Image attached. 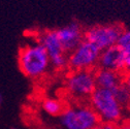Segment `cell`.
<instances>
[{"label": "cell", "mask_w": 130, "mask_h": 129, "mask_svg": "<svg viewBox=\"0 0 130 129\" xmlns=\"http://www.w3.org/2000/svg\"><path fill=\"white\" fill-rule=\"evenodd\" d=\"M40 43L46 50L48 57H50L51 65L53 67L61 69L68 65L67 53L64 52L56 30L47 31L43 33L40 37Z\"/></svg>", "instance_id": "52a82bcc"}, {"label": "cell", "mask_w": 130, "mask_h": 129, "mask_svg": "<svg viewBox=\"0 0 130 129\" xmlns=\"http://www.w3.org/2000/svg\"><path fill=\"white\" fill-rule=\"evenodd\" d=\"M19 65L26 76L37 78L47 71L51 61L46 50L39 42L22 47L19 53Z\"/></svg>", "instance_id": "6da1fadb"}, {"label": "cell", "mask_w": 130, "mask_h": 129, "mask_svg": "<svg viewBox=\"0 0 130 129\" xmlns=\"http://www.w3.org/2000/svg\"><path fill=\"white\" fill-rule=\"evenodd\" d=\"M123 32L124 29L120 24L95 25L84 31V38L97 45L102 51L118 44Z\"/></svg>", "instance_id": "8992f818"}, {"label": "cell", "mask_w": 130, "mask_h": 129, "mask_svg": "<svg viewBox=\"0 0 130 129\" xmlns=\"http://www.w3.org/2000/svg\"><path fill=\"white\" fill-rule=\"evenodd\" d=\"M96 69H79L72 70L66 78V90L72 98L84 100L90 96L97 88Z\"/></svg>", "instance_id": "277c9868"}, {"label": "cell", "mask_w": 130, "mask_h": 129, "mask_svg": "<svg viewBox=\"0 0 130 129\" xmlns=\"http://www.w3.org/2000/svg\"><path fill=\"white\" fill-rule=\"evenodd\" d=\"M101 129H119L117 123H101Z\"/></svg>", "instance_id": "5bb4252c"}, {"label": "cell", "mask_w": 130, "mask_h": 129, "mask_svg": "<svg viewBox=\"0 0 130 129\" xmlns=\"http://www.w3.org/2000/svg\"><path fill=\"white\" fill-rule=\"evenodd\" d=\"M41 107L45 114L52 117H59L64 111V109L66 108L61 100L56 98H45L42 101Z\"/></svg>", "instance_id": "8fae6325"}, {"label": "cell", "mask_w": 130, "mask_h": 129, "mask_svg": "<svg viewBox=\"0 0 130 129\" xmlns=\"http://www.w3.org/2000/svg\"><path fill=\"white\" fill-rule=\"evenodd\" d=\"M126 43H130V30H126V31L124 30V32L122 33V35L119 39V42H118V44L121 46Z\"/></svg>", "instance_id": "4fadbf2b"}, {"label": "cell", "mask_w": 130, "mask_h": 129, "mask_svg": "<svg viewBox=\"0 0 130 129\" xmlns=\"http://www.w3.org/2000/svg\"><path fill=\"white\" fill-rule=\"evenodd\" d=\"M101 50L94 43L83 39L75 49L68 54V66L71 70L95 69L98 65Z\"/></svg>", "instance_id": "5b68a950"}, {"label": "cell", "mask_w": 130, "mask_h": 129, "mask_svg": "<svg viewBox=\"0 0 130 129\" xmlns=\"http://www.w3.org/2000/svg\"><path fill=\"white\" fill-rule=\"evenodd\" d=\"M95 74H96L97 87L107 89L110 91L117 89L124 82V76L121 75V72L98 68L96 69Z\"/></svg>", "instance_id": "30bf717a"}, {"label": "cell", "mask_w": 130, "mask_h": 129, "mask_svg": "<svg viewBox=\"0 0 130 129\" xmlns=\"http://www.w3.org/2000/svg\"><path fill=\"white\" fill-rule=\"evenodd\" d=\"M112 92L115 94L119 103L123 106V108H128L130 106V95H129V92H128L126 86L124 85V82Z\"/></svg>", "instance_id": "7c38bea8"}, {"label": "cell", "mask_w": 130, "mask_h": 129, "mask_svg": "<svg viewBox=\"0 0 130 129\" xmlns=\"http://www.w3.org/2000/svg\"><path fill=\"white\" fill-rule=\"evenodd\" d=\"M93 129H101V124H99L98 126H96V127H94Z\"/></svg>", "instance_id": "e0dca14e"}, {"label": "cell", "mask_w": 130, "mask_h": 129, "mask_svg": "<svg viewBox=\"0 0 130 129\" xmlns=\"http://www.w3.org/2000/svg\"><path fill=\"white\" fill-rule=\"evenodd\" d=\"M90 105L102 123H119L123 118V106L112 91L97 87L90 96Z\"/></svg>", "instance_id": "7a4b0ae2"}, {"label": "cell", "mask_w": 130, "mask_h": 129, "mask_svg": "<svg viewBox=\"0 0 130 129\" xmlns=\"http://www.w3.org/2000/svg\"><path fill=\"white\" fill-rule=\"evenodd\" d=\"M119 129H130V119L125 120L121 125H119Z\"/></svg>", "instance_id": "2e32d148"}, {"label": "cell", "mask_w": 130, "mask_h": 129, "mask_svg": "<svg viewBox=\"0 0 130 129\" xmlns=\"http://www.w3.org/2000/svg\"><path fill=\"white\" fill-rule=\"evenodd\" d=\"M1 101H2V96L0 95V103H1Z\"/></svg>", "instance_id": "ac0fdd59"}, {"label": "cell", "mask_w": 130, "mask_h": 129, "mask_svg": "<svg viewBox=\"0 0 130 129\" xmlns=\"http://www.w3.org/2000/svg\"><path fill=\"white\" fill-rule=\"evenodd\" d=\"M57 31L58 37L61 41L65 53L69 54L84 39V31L77 23H70Z\"/></svg>", "instance_id": "9c48e42d"}, {"label": "cell", "mask_w": 130, "mask_h": 129, "mask_svg": "<svg viewBox=\"0 0 130 129\" xmlns=\"http://www.w3.org/2000/svg\"><path fill=\"white\" fill-rule=\"evenodd\" d=\"M98 67L117 72L125 71V54L119 44L109 46L100 53Z\"/></svg>", "instance_id": "ba28073f"}, {"label": "cell", "mask_w": 130, "mask_h": 129, "mask_svg": "<svg viewBox=\"0 0 130 129\" xmlns=\"http://www.w3.org/2000/svg\"><path fill=\"white\" fill-rule=\"evenodd\" d=\"M11 129H17V128H11Z\"/></svg>", "instance_id": "d6986e66"}, {"label": "cell", "mask_w": 130, "mask_h": 129, "mask_svg": "<svg viewBox=\"0 0 130 129\" xmlns=\"http://www.w3.org/2000/svg\"><path fill=\"white\" fill-rule=\"evenodd\" d=\"M61 129H93L102 122L90 104L68 106L58 117Z\"/></svg>", "instance_id": "3957f363"}, {"label": "cell", "mask_w": 130, "mask_h": 129, "mask_svg": "<svg viewBox=\"0 0 130 129\" xmlns=\"http://www.w3.org/2000/svg\"><path fill=\"white\" fill-rule=\"evenodd\" d=\"M124 85L126 86L128 92H129V95H130V73L126 74V76H124Z\"/></svg>", "instance_id": "9a60e30c"}]
</instances>
